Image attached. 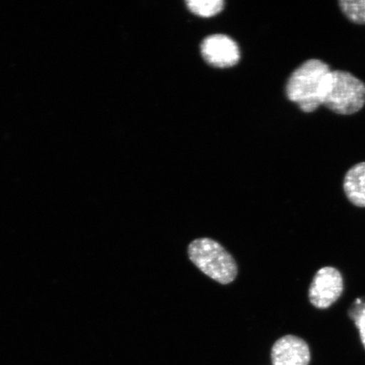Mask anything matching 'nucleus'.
<instances>
[{"mask_svg": "<svg viewBox=\"0 0 365 365\" xmlns=\"http://www.w3.org/2000/svg\"><path fill=\"white\" fill-rule=\"evenodd\" d=\"M331 71L321 59L304 61L291 73L285 86V93L304 113H313L322 106L321 91L324 79Z\"/></svg>", "mask_w": 365, "mask_h": 365, "instance_id": "nucleus-1", "label": "nucleus"}, {"mask_svg": "<svg viewBox=\"0 0 365 365\" xmlns=\"http://www.w3.org/2000/svg\"><path fill=\"white\" fill-rule=\"evenodd\" d=\"M322 105L340 115H351L365 105V84L344 71H331L324 79Z\"/></svg>", "mask_w": 365, "mask_h": 365, "instance_id": "nucleus-2", "label": "nucleus"}, {"mask_svg": "<svg viewBox=\"0 0 365 365\" xmlns=\"http://www.w3.org/2000/svg\"><path fill=\"white\" fill-rule=\"evenodd\" d=\"M190 261L205 275L221 284L235 280L238 267L232 255L222 246L208 238L195 240L189 245Z\"/></svg>", "mask_w": 365, "mask_h": 365, "instance_id": "nucleus-3", "label": "nucleus"}, {"mask_svg": "<svg viewBox=\"0 0 365 365\" xmlns=\"http://www.w3.org/2000/svg\"><path fill=\"white\" fill-rule=\"evenodd\" d=\"M344 292V279L337 269L326 267L317 272L309 290V299L314 307L324 309L336 302Z\"/></svg>", "mask_w": 365, "mask_h": 365, "instance_id": "nucleus-4", "label": "nucleus"}, {"mask_svg": "<svg viewBox=\"0 0 365 365\" xmlns=\"http://www.w3.org/2000/svg\"><path fill=\"white\" fill-rule=\"evenodd\" d=\"M200 50L205 61L215 67L234 66L240 58L238 45L225 35L209 36L204 39Z\"/></svg>", "mask_w": 365, "mask_h": 365, "instance_id": "nucleus-5", "label": "nucleus"}, {"mask_svg": "<svg viewBox=\"0 0 365 365\" xmlns=\"http://www.w3.org/2000/svg\"><path fill=\"white\" fill-rule=\"evenodd\" d=\"M272 365H309L310 350L307 342L299 336L281 337L272 349Z\"/></svg>", "mask_w": 365, "mask_h": 365, "instance_id": "nucleus-6", "label": "nucleus"}, {"mask_svg": "<svg viewBox=\"0 0 365 365\" xmlns=\"http://www.w3.org/2000/svg\"><path fill=\"white\" fill-rule=\"evenodd\" d=\"M344 189L351 203L358 207H365V162L355 164L346 172Z\"/></svg>", "mask_w": 365, "mask_h": 365, "instance_id": "nucleus-7", "label": "nucleus"}, {"mask_svg": "<svg viewBox=\"0 0 365 365\" xmlns=\"http://www.w3.org/2000/svg\"><path fill=\"white\" fill-rule=\"evenodd\" d=\"M186 4L191 12L202 17L215 16L225 7L222 0H189Z\"/></svg>", "mask_w": 365, "mask_h": 365, "instance_id": "nucleus-8", "label": "nucleus"}, {"mask_svg": "<svg viewBox=\"0 0 365 365\" xmlns=\"http://www.w3.org/2000/svg\"><path fill=\"white\" fill-rule=\"evenodd\" d=\"M339 4L341 12L350 21L365 25V0H341Z\"/></svg>", "mask_w": 365, "mask_h": 365, "instance_id": "nucleus-9", "label": "nucleus"}, {"mask_svg": "<svg viewBox=\"0 0 365 365\" xmlns=\"http://www.w3.org/2000/svg\"><path fill=\"white\" fill-rule=\"evenodd\" d=\"M349 317L351 319H356L362 317L365 314V299H357L349 309Z\"/></svg>", "mask_w": 365, "mask_h": 365, "instance_id": "nucleus-10", "label": "nucleus"}, {"mask_svg": "<svg viewBox=\"0 0 365 365\" xmlns=\"http://www.w3.org/2000/svg\"><path fill=\"white\" fill-rule=\"evenodd\" d=\"M355 325L357 327L359 331L360 339H361L362 344L365 349V314L362 317H360L356 319Z\"/></svg>", "mask_w": 365, "mask_h": 365, "instance_id": "nucleus-11", "label": "nucleus"}]
</instances>
